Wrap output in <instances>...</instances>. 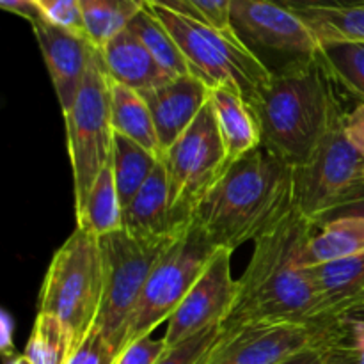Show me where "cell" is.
<instances>
[{"label": "cell", "mask_w": 364, "mask_h": 364, "mask_svg": "<svg viewBox=\"0 0 364 364\" xmlns=\"http://www.w3.org/2000/svg\"><path fill=\"white\" fill-rule=\"evenodd\" d=\"M316 224L297 210L255 242L247 269L237 279V297L223 326L308 323L333 326V315L316 288L311 270L302 263Z\"/></svg>", "instance_id": "cell-1"}, {"label": "cell", "mask_w": 364, "mask_h": 364, "mask_svg": "<svg viewBox=\"0 0 364 364\" xmlns=\"http://www.w3.org/2000/svg\"><path fill=\"white\" fill-rule=\"evenodd\" d=\"M291 164L259 146L228 164L194 210V223L215 247L237 251L295 210Z\"/></svg>", "instance_id": "cell-2"}, {"label": "cell", "mask_w": 364, "mask_h": 364, "mask_svg": "<svg viewBox=\"0 0 364 364\" xmlns=\"http://www.w3.org/2000/svg\"><path fill=\"white\" fill-rule=\"evenodd\" d=\"M334 78L318 55L274 71L252 105L262 146L291 166H301L338 119L347 114Z\"/></svg>", "instance_id": "cell-3"}, {"label": "cell", "mask_w": 364, "mask_h": 364, "mask_svg": "<svg viewBox=\"0 0 364 364\" xmlns=\"http://www.w3.org/2000/svg\"><path fill=\"white\" fill-rule=\"evenodd\" d=\"M180 46L191 75L210 89L228 87L251 105L272 80V71L255 55L235 32L219 31L201 20L148 2Z\"/></svg>", "instance_id": "cell-4"}, {"label": "cell", "mask_w": 364, "mask_h": 364, "mask_svg": "<svg viewBox=\"0 0 364 364\" xmlns=\"http://www.w3.org/2000/svg\"><path fill=\"white\" fill-rule=\"evenodd\" d=\"M103 299V258L100 238L75 228L53 252L38 299V313L53 315L64 323L75 347L96 326Z\"/></svg>", "instance_id": "cell-5"}, {"label": "cell", "mask_w": 364, "mask_h": 364, "mask_svg": "<svg viewBox=\"0 0 364 364\" xmlns=\"http://www.w3.org/2000/svg\"><path fill=\"white\" fill-rule=\"evenodd\" d=\"M217 247L192 220L164 251L132 313L123 338V348L146 336L174 315L196 281L206 269Z\"/></svg>", "instance_id": "cell-6"}, {"label": "cell", "mask_w": 364, "mask_h": 364, "mask_svg": "<svg viewBox=\"0 0 364 364\" xmlns=\"http://www.w3.org/2000/svg\"><path fill=\"white\" fill-rule=\"evenodd\" d=\"M174 238L144 240L124 230L100 237L103 258V299L96 327L117 352V358L123 348L124 329L132 313L137 308L146 281Z\"/></svg>", "instance_id": "cell-7"}, {"label": "cell", "mask_w": 364, "mask_h": 364, "mask_svg": "<svg viewBox=\"0 0 364 364\" xmlns=\"http://www.w3.org/2000/svg\"><path fill=\"white\" fill-rule=\"evenodd\" d=\"M66 119L68 155L73 171L75 210L84 205L96 178L109 166L114 128L110 119V80L102 52L92 63Z\"/></svg>", "instance_id": "cell-8"}, {"label": "cell", "mask_w": 364, "mask_h": 364, "mask_svg": "<svg viewBox=\"0 0 364 364\" xmlns=\"http://www.w3.org/2000/svg\"><path fill=\"white\" fill-rule=\"evenodd\" d=\"M345 116L294 169L295 210L315 224L364 181V156L345 132Z\"/></svg>", "instance_id": "cell-9"}, {"label": "cell", "mask_w": 364, "mask_h": 364, "mask_svg": "<svg viewBox=\"0 0 364 364\" xmlns=\"http://www.w3.org/2000/svg\"><path fill=\"white\" fill-rule=\"evenodd\" d=\"M162 162L173 210L183 223H191L196 206L230 164L210 102L192 127L164 153Z\"/></svg>", "instance_id": "cell-10"}, {"label": "cell", "mask_w": 364, "mask_h": 364, "mask_svg": "<svg viewBox=\"0 0 364 364\" xmlns=\"http://www.w3.org/2000/svg\"><path fill=\"white\" fill-rule=\"evenodd\" d=\"M224 327V326H223ZM343 320L333 326L251 323L226 329L203 364H281L316 347L347 348Z\"/></svg>", "instance_id": "cell-11"}, {"label": "cell", "mask_w": 364, "mask_h": 364, "mask_svg": "<svg viewBox=\"0 0 364 364\" xmlns=\"http://www.w3.org/2000/svg\"><path fill=\"white\" fill-rule=\"evenodd\" d=\"M231 28L262 63L263 55H274L284 68L315 59L320 52L318 39L306 21L269 0H233Z\"/></svg>", "instance_id": "cell-12"}, {"label": "cell", "mask_w": 364, "mask_h": 364, "mask_svg": "<svg viewBox=\"0 0 364 364\" xmlns=\"http://www.w3.org/2000/svg\"><path fill=\"white\" fill-rule=\"evenodd\" d=\"M231 256L233 251L217 247L215 255L180 308L167 320V329L164 334L167 348L176 347L201 331L226 320L237 297V279L231 272Z\"/></svg>", "instance_id": "cell-13"}, {"label": "cell", "mask_w": 364, "mask_h": 364, "mask_svg": "<svg viewBox=\"0 0 364 364\" xmlns=\"http://www.w3.org/2000/svg\"><path fill=\"white\" fill-rule=\"evenodd\" d=\"M32 31L52 78L63 116H66L84 85L92 63L98 57L100 48L85 36L57 27L45 18L32 23Z\"/></svg>", "instance_id": "cell-14"}, {"label": "cell", "mask_w": 364, "mask_h": 364, "mask_svg": "<svg viewBox=\"0 0 364 364\" xmlns=\"http://www.w3.org/2000/svg\"><path fill=\"white\" fill-rule=\"evenodd\" d=\"M210 92L212 89L194 75L174 77L159 87L141 92L151 110L162 155L198 119L208 105Z\"/></svg>", "instance_id": "cell-15"}, {"label": "cell", "mask_w": 364, "mask_h": 364, "mask_svg": "<svg viewBox=\"0 0 364 364\" xmlns=\"http://www.w3.org/2000/svg\"><path fill=\"white\" fill-rule=\"evenodd\" d=\"M191 224L192 220L183 223L173 210L166 166L160 159L148 181L123 210V230L144 240H166L180 235Z\"/></svg>", "instance_id": "cell-16"}, {"label": "cell", "mask_w": 364, "mask_h": 364, "mask_svg": "<svg viewBox=\"0 0 364 364\" xmlns=\"http://www.w3.org/2000/svg\"><path fill=\"white\" fill-rule=\"evenodd\" d=\"M100 52L110 80L139 92L155 89L174 78L162 70L130 28L110 39Z\"/></svg>", "instance_id": "cell-17"}, {"label": "cell", "mask_w": 364, "mask_h": 364, "mask_svg": "<svg viewBox=\"0 0 364 364\" xmlns=\"http://www.w3.org/2000/svg\"><path fill=\"white\" fill-rule=\"evenodd\" d=\"M210 105L215 112L228 162H235L262 146L258 119L251 105L238 92L228 87L212 89Z\"/></svg>", "instance_id": "cell-18"}, {"label": "cell", "mask_w": 364, "mask_h": 364, "mask_svg": "<svg viewBox=\"0 0 364 364\" xmlns=\"http://www.w3.org/2000/svg\"><path fill=\"white\" fill-rule=\"evenodd\" d=\"M359 255H364V219L340 217L316 228L306 245L302 263L306 269H311Z\"/></svg>", "instance_id": "cell-19"}, {"label": "cell", "mask_w": 364, "mask_h": 364, "mask_svg": "<svg viewBox=\"0 0 364 364\" xmlns=\"http://www.w3.org/2000/svg\"><path fill=\"white\" fill-rule=\"evenodd\" d=\"M110 119L114 134L132 139L162 159L151 110L141 92L110 80Z\"/></svg>", "instance_id": "cell-20"}, {"label": "cell", "mask_w": 364, "mask_h": 364, "mask_svg": "<svg viewBox=\"0 0 364 364\" xmlns=\"http://www.w3.org/2000/svg\"><path fill=\"white\" fill-rule=\"evenodd\" d=\"M311 276L333 315H341L358 304L364 291V255L311 267Z\"/></svg>", "instance_id": "cell-21"}, {"label": "cell", "mask_w": 364, "mask_h": 364, "mask_svg": "<svg viewBox=\"0 0 364 364\" xmlns=\"http://www.w3.org/2000/svg\"><path fill=\"white\" fill-rule=\"evenodd\" d=\"M75 215L77 228H82L98 238L123 230V205L117 194L110 162L96 178L84 205L75 210Z\"/></svg>", "instance_id": "cell-22"}, {"label": "cell", "mask_w": 364, "mask_h": 364, "mask_svg": "<svg viewBox=\"0 0 364 364\" xmlns=\"http://www.w3.org/2000/svg\"><path fill=\"white\" fill-rule=\"evenodd\" d=\"M159 162V155L148 151L132 139L114 134L110 166H112L114 180H116V188L123 210L130 205L135 194L148 181V178L156 169Z\"/></svg>", "instance_id": "cell-23"}, {"label": "cell", "mask_w": 364, "mask_h": 364, "mask_svg": "<svg viewBox=\"0 0 364 364\" xmlns=\"http://www.w3.org/2000/svg\"><path fill=\"white\" fill-rule=\"evenodd\" d=\"M146 6L148 0H80L89 41L102 50L110 39L127 31Z\"/></svg>", "instance_id": "cell-24"}, {"label": "cell", "mask_w": 364, "mask_h": 364, "mask_svg": "<svg viewBox=\"0 0 364 364\" xmlns=\"http://www.w3.org/2000/svg\"><path fill=\"white\" fill-rule=\"evenodd\" d=\"M320 45L326 43H364V6L323 7L299 11Z\"/></svg>", "instance_id": "cell-25"}, {"label": "cell", "mask_w": 364, "mask_h": 364, "mask_svg": "<svg viewBox=\"0 0 364 364\" xmlns=\"http://www.w3.org/2000/svg\"><path fill=\"white\" fill-rule=\"evenodd\" d=\"M128 28L144 43V46L149 50L153 59L162 66L166 73H169L171 77L191 75L187 60H185L178 43L174 41L169 31L164 27L162 21L149 11L148 6L134 18V21L128 25Z\"/></svg>", "instance_id": "cell-26"}, {"label": "cell", "mask_w": 364, "mask_h": 364, "mask_svg": "<svg viewBox=\"0 0 364 364\" xmlns=\"http://www.w3.org/2000/svg\"><path fill=\"white\" fill-rule=\"evenodd\" d=\"M77 350L70 331L57 316L38 313L23 354L32 364H68Z\"/></svg>", "instance_id": "cell-27"}, {"label": "cell", "mask_w": 364, "mask_h": 364, "mask_svg": "<svg viewBox=\"0 0 364 364\" xmlns=\"http://www.w3.org/2000/svg\"><path fill=\"white\" fill-rule=\"evenodd\" d=\"M318 59L336 84L364 103V43H326Z\"/></svg>", "instance_id": "cell-28"}, {"label": "cell", "mask_w": 364, "mask_h": 364, "mask_svg": "<svg viewBox=\"0 0 364 364\" xmlns=\"http://www.w3.org/2000/svg\"><path fill=\"white\" fill-rule=\"evenodd\" d=\"M148 2L187 14V16L205 21L219 31L233 32L231 28L233 0H148Z\"/></svg>", "instance_id": "cell-29"}, {"label": "cell", "mask_w": 364, "mask_h": 364, "mask_svg": "<svg viewBox=\"0 0 364 364\" xmlns=\"http://www.w3.org/2000/svg\"><path fill=\"white\" fill-rule=\"evenodd\" d=\"M223 323L208 327V329L201 331L196 336L185 340L183 343L167 348L166 354L155 364H203L206 355L212 352L219 338L223 336Z\"/></svg>", "instance_id": "cell-30"}, {"label": "cell", "mask_w": 364, "mask_h": 364, "mask_svg": "<svg viewBox=\"0 0 364 364\" xmlns=\"http://www.w3.org/2000/svg\"><path fill=\"white\" fill-rule=\"evenodd\" d=\"M39 4H41L45 20H48L50 23L87 38L80 0H39Z\"/></svg>", "instance_id": "cell-31"}, {"label": "cell", "mask_w": 364, "mask_h": 364, "mask_svg": "<svg viewBox=\"0 0 364 364\" xmlns=\"http://www.w3.org/2000/svg\"><path fill=\"white\" fill-rule=\"evenodd\" d=\"M117 352L105 340L98 327H92L85 340L73 352L68 364H116Z\"/></svg>", "instance_id": "cell-32"}, {"label": "cell", "mask_w": 364, "mask_h": 364, "mask_svg": "<svg viewBox=\"0 0 364 364\" xmlns=\"http://www.w3.org/2000/svg\"><path fill=\"white\" fill-rule=\"evenodd\" d=\"M167 345L162 340H153L151 336H146L135 343L128 345L117 358L116 364H155L166 354Z\"/></svg>", "instance_id": "cell-33"}, {"label": "cell", "mask_w": 364, "mask_h": 364, "mask_svg": "<svg viewBox=\"0 0 364 364\" xmlns=\"http://www.w3.org/2000/svg\"><path fill=\"white\" fill-rule=\"evenodd\" d=\"M340 217H363L364 219V181L359 183L347 198L341 199L329 213H326V217L316 224V228L327 220L340 219Z\"/></svg>", "instance_id": "cell-34"}, {"label": "cell", "mask_w": 364, "mask_h": 364, "mask_svg": "<svg viewBox=\"0 0 364 364\" xmlns=\"http://www.w3.org/2000/svg\"><path fill=\"white\" fill-rule=\"evenodd\" d=\"M336 361L347 363L345 350L334 347H316L301 352V354L294 355L281 364H333Z\"/></svg>", "instance_id": "cell-35"}, {"label": "cell", "mask_w": 364, "mask_h": 364, "mask_svg": "<svg viewBox=\"0 0 364 364\" xmlns=\"http://www.w3.org/2000/svg\"><path fill=\"white\" fill-rule=\"evenodd\" d=\"M0 7L7 13L21 16L31 25L45 18L39 0H0Z\"/></svg>", "instance_id": "cell-36"}, {"label": "cell", "mask_w": 364, "mask_h": 364, "mask_svg": "<svg viewBox=\"0 0 364 364\" xmlns=\"http://www.w3.org/2000/svg\"><path fill=\"white\" fill-rule=\"evenodd\" d=\"M345 132L352 144L364 156V103H359L354 110L345 116Z\"/></svg>", "instance_id": "cell-37"}, {"label": "cell", "mask_w": 364, "mask_h": 364, "mask_svg": "<svg viewBox=\"0 0 364 364\" xmlns=\"http://www.w3.org/2000/svg\"><path fill=\"white\" fill-rule=\"evenodd\" d=\"M269 2L287 7L295 13L308 9H323V7H354L352 0H269Z\"/></svg>", "instance_id": "cell-38"}, {"label": "cell", "mask_w": 364, "mask_h": 364, "mask_svg": "<svg viewBox=\"0 0 364 364\" xmlns=\"http://www.w3.org/2000/svg\"><path fill=\"white\" fill-rule=\"evenodd\" d=\"M341 320H343V322L364 323V302H359V304H354L352 308H348L347 311L341 315Z\"/></svg>", "instance_id": "cell-39"}, {"label": "cell", "mask_w": 364, "mask_h": 364, "mask_svg": "<svg viewBox=\"0 0 364 364\" xmlns=\"http://www.w3.org/2000/svg\"><path fill=\"white\" fill-rule=\"evenodd\" d=\"M6 364H32V363L27 355L21 354V355H13V358H11Z\"/></svg>", "instance_id": "cell-40"}, {"label": "cell", "mask_w": 364, "mask_h": 364, "mask_svg": "<svg viewBox=\"0 0 364 364\" xmlns=\"http://www.w3.org/2000/svg\"><path fill=\"white\" fill-rule=\"evenodd\" d=\"M352 6H364V0H352Z\"/></svg>", "instance_id": "cell-41"}, {"label": "cell", "mask_w": 364, "mask_h": 364, "mask_svg": "<svg viewBox=\"0 0 364 364\" xmlns=\"http://www.w3.org/2000/svg\"><path fill=\"white\" fill-rule=\"evenodd\" d=\"M359 302H364V291H363V295H361V299H359V301H358V304H359Z\"/></svg>", "instance_id": "cell-42"}, {"label": "cell", "mask_w": 364, "mask_h": 364, "mask_svg": "<svg viewBox=\"0 0 364 364\" xmlns=\"http://www.w3.org/2000/svg\"><path fill=\"white\" fill-rule=\"evenodd\" d=\"M333 364H343V361H336V363H333Z\"/></svg>", "instance_id": "cell-43"}]
</instances>
